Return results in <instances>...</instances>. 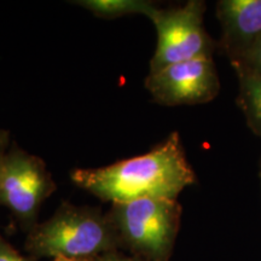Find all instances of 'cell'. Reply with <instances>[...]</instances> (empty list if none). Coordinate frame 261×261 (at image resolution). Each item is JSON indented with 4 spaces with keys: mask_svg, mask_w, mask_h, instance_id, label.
I'll list each match as a JSON object with an SVG mask.
<instances>
[{
    "mask_svg": "<svg viewBox=\"0 0 261 261\" xmlns=\"http://www.w3.org/2000/svg\"><path fill=\"white\" fill-rule=\"evenodd\" d=\"M119 244L108 215L64 202L51 219L32 228L27 249L54 260L93 261L114 253Z\"/></svg>",
    "mask_w": 261,
    "mask_h": 261,
    "instance_id": "obj_2",
    "label": "cell"
},
{
    "mask_svg": "<svg viewBox=\"0 0 261 261\" xmlns=\"http://www.w3.org/2000/svg\"><path fill=\"white\" fill-rule=\"evenodd\" d=\"M237 104L248 126L261 138V74H238Z\"/></svg>",
    "mask_w": 261,
    "mask_h": 261,
    "instance_id": "obj_8",
    "label": "cell"
},
{
    "mask_svg": "<svg viewBox=\"0 0 261 261\" xmlns=\"http://www.w3.org/2000/svg\"><path fill=\"white\" fill-rule=\"evenodd\" d=\"M236 74H261V41L254 46V48L246 57L242 58L238 63L232 64Z\"/></svg>",
    "mask_w": 261,
    "mask_h": 261,
    "instance_id": "obj_10",
    "label": "cell"
},
{
    "mask_svg": "<svg viewBox=\"0 0 261 261\" xmlns=\"http://www.w3.org/2000/svg\"><path fill=\"white\" fill-rule=\"evenodd\" d=\"M0 261H32L21 254L6 242L4 238L0 237Z\"/></svg>",
    "mask_w": 261,
    "mask_h": 261,
    "instance_id": "obj_11",
    "label": "cell"
},
{
    "mask_svg": "<svg viewBox=\"0 0 261 261\" xmlns=\"http://www.w3.org/2000/svg\"><path fill=\"white\" fill-rule=\"evenodd\" d=\"M145 89L162 106H196L213 100L220 91V81L213 57H202L149 73Z\"/></svg>",
    "mask_w": 261,
    "mask_h": 261,
    "instance_id": "obj_6",
    "label": "cell"
},
{
    "mask_svg": "<svg viewBox=\"0 0 261 261\" xmlns=\"http://www.w3.org/2000/svg\"><path fill=\"white\" fill-rule=\"evenodd\" d=\"M260 179H261V173H260Z\"/></svg>",
    "mask_w": 261,
    "mask_h": 261,
    "instance_id": "obj_15",
    "label": "cell"
},
{
    "mask_svg": "<svg viewBox=\"0 0 261 261\" xmlns=\"http://www.w3.org/2000/svg\"><path fill=\"white\" fill-rule=\"evenodd\" d=\"M98 261H145V260L128 259V257H123V256L117 255V254H115V253H110V254H107V255H104L102 257H99Z\"/></svg>",
    "mask_w": 261,
    "mask_h": 261,
    "instance_id": "obj_13",
    "label": "cell"
},
{
    "mask_svg": "<svg viewBox=\"0 0 261 261\" xmlns=\"http://www.w3.org/2000/svg\"><path fill=\"white\" fill-rule=\"evenodd\" d=\"M55 191L44 160L12 143L0 161V204L32 230L41 204Z\"/></svg>",
    "mask_w": 261,
    "mask_h": 261,
    "instance_id": "obj_5",
    "label": "cell"
},
{
    "mask_svg": "<svg viewBox=\"0 0 261 261\" xmlns=\"http://www.w3.org/2000/svg\"><path fill=\"white\" fill-rule=\"evenodd\" d=\"M205 3L190 0L178 8L160 9L155 5L148 18L155 25L158 45L150 60V73L168 65L202 57H213L218 44L205 32Z\"/></svg>",
    "mask_w": 261,
    "mask_h": 261,
    "instance_id": "obj_4",
    "label": "cell"
},
{
    "mask_svg": "<svg viewBox=\"0 0 261 261\" xmlns=\"http://www.w3.org/2000/svg\"><path fill=\"white\" fill-rule=\"evenodd\" d=\"M217 17L221 28L218 47L236 64L261 41V0H220Z\"/></svg>",
    "mask_w": 261,
    "mask_h": 261,
    "instance_id": "obj_7",
    "label": "cell"
},
{
    "mask_svg": "<svg viewBox=\"0 0 261 261\" xmlns=\"http://www.w3.org/2000/svg\"><path fill=\"white\" fill-rule=\"evenodd\" d=\"M70 179L76 187L102 201L121 203L143 197L177 200L196 174L185 155L178 132L144 155L98 168H75Z\"/></svg>",
    "mask_w": 261,
    "mask_h": 261,
    "instance_id": "obj_1",
    "label": "cell"
},
{
    "mask_svg": "<svg viewBox=\"0 0 261 261\" xmlns=\"http://www.w3.org/2000/svg\"><path fill=\"white\" fill-rule=\"evenodd\" d=\"M10 145H11V140H10V132L8 129L0 128V161L4 158V155L8 151Z\"/></svg>",
    "mask_w": 261,
    "mask_h": 261,
    "instance_id": "obj_12",
    "label": "cell"
},
{
    "mask_svg": "<svg viewBox=\"0 0 261 261\" xmlns=\"http://www.w3.org/2000/svg\"><path fill=\"white\" fill-rule=\"evenodd\" d=\"M181 205L177 200L143 197L113 203L108 218L119 238L145 261H167L180 225Z\"/></svg>",
    "mask_w": 261,
    "mask_h": 261,
    "instance_id": "obj_3",
    "label": "cell"
},
{
    "mask_svg": "<svg viewBox=\"0 0 261 261\" xmlns=\"http://www.w3.org/2000/svg\"><path fill=\"white\" fill-rule=\"evenodd\" d=\"M260 173H261V172H260Z\"/></svg>",
    "mask_w": 261,
    "mask_h": 261,
    "instance_id": "obj_16",
    "label": "cell"
},
{
    "mask_svg": "<svg viewBox=\"0 0 261 261\" xmlns=\"http://www.w3.org/2000/svg\"><path fill=\"white\" fill-rule=\"evenodd\" d=\"M55 261H67V260H55ZM93 261H98V260H93Z\"/></svg>",
    "mask_w": 261,
    "mask_h": 261,
    "instance_id": "obj_14",
    "label": "cell"
},
{
    "mask_svg": "<svg viewBox=\"0 0 261 261\" xmlns=\"http://www.w3.org/2000/svg\"><path fill=\"white\" fill-rule=\"evenodd\" d=\"M73 4L86 9L93 16L104 19H115L130 15L148 17L155 4L146 0H77Z\"/></svg>",
    "mask_w": 261,
    "mask_h": 261,
    "instance_id": "obj_9",
    "label": "cell"
}]
</instances>
